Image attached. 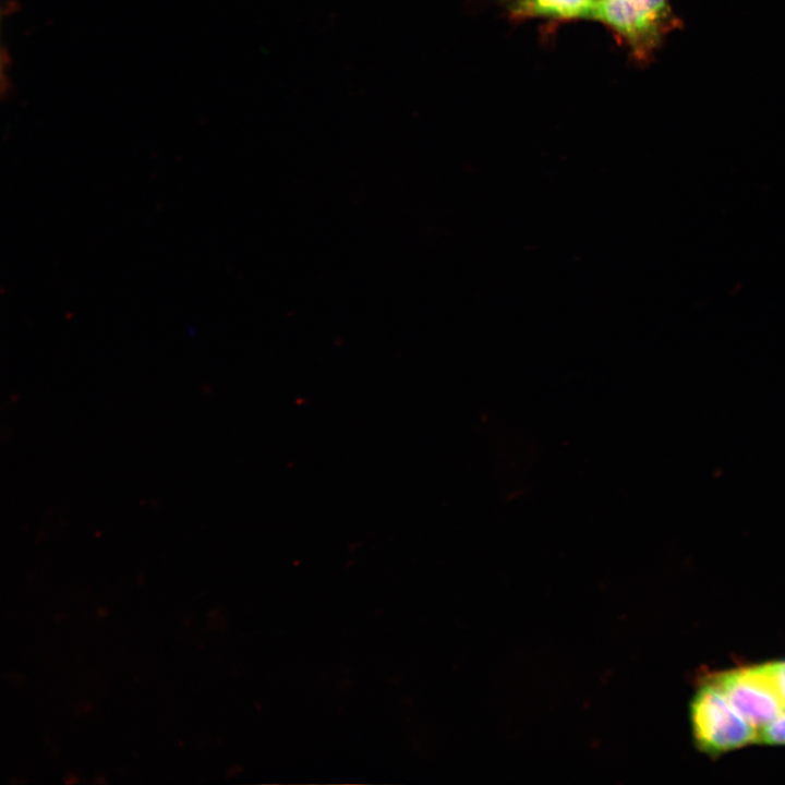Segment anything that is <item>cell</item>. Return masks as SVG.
I'll return each instance as SVG.
<instances>
[{"mask_svg": "<svg viewBox=\"0 0 785 785\" xmlns=\"http://www.w3.org/2000/svg\"><path fill=\"white\" fill-rule=\"evenodd\" d=\"M690 723L698 749L713 757L758 739V730L708 680L702 683L690 702Z\"/></svg>", "mask_w": 785, "mask_h": 785, "instance_id": "1", "label": "cell"}, {"mask_svg": "<svg viewBox=\"0 0 785 785\" xmlns=\"http://www.w3.org/2000/svg\"><path fill=\"white\" fill-rule=\"evenodd\" d=\"M705 680L716 686L758 732L784 709L764 663L714 673Z\"/></svg>", "mask_w": 785, "mask_h": 785, "instance_id": "2", "label": "cell"}, {"mask_svg": "<svg viewBox=\"0 0 785 785\" xmlns=\"http://www.w3.org/2000/svg\"><path fill=\"white\" fill-rule=\"evenodd\" d=\"M608 25L644 58L668 26L667 0H601L592 15Z\"/></svg>", "mask_w": 785, "mask_h": 785, "instance_id": "3", "label": "cell"}, {"mask_svg": "<svg viewBox=\"0 0 785 785\" xmlns=\"http://www.w3.org/2000/svg\"><path fill=\"white\" fill-rule=\"evenodd\" d=\"M757 742L785 745V708L772 722L759 729Z\"/></svg>", "mask_w": 785, "mask_h": 785, "instance_id": "4", "label": "cell"}, {"mask_svg": "<svg viewBox=\"0 0 785 785\" xmlns=\"http://www.w3.org/2000/svg\"><path fill=\"white\" fill-rule=\"evenodd\" d=\"M764 664L785 708V660Z\"/></svg>", "mask_w": 785, "mask_h": 785, "instance_id": "5", "label": "cell"}, {"mask_svg": "<svg viewBox=\"0 0 785 785\" xmlns=\"http://www.w3.org/2000/svg\"><path fill=\"white\" fill-rule=\"evenodd\" d=\"M600 1H601V0H599V2H600ZM599 2H597V3H599ZM594 9H595V8H594Z\"/></svg>", "mask_w": 785, "mask_h": 785, "instance_id": "6", "label": "cell"}]
</instances>
